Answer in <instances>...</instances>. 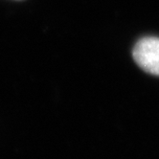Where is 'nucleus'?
<instances>
[{
  "label": "nucleus",
  "instance_id": "f257e3e1",
  "mask_svg": "<svg viewBox=\"0 0 159 159\" xmlns=\"http://www.w3.org/2000/svg\"><path fill=\"white\" fill-rule=\"evenodd\" d=\"M132 57L142 70L159 76V38L146 37L139 39L132 49Z\"/></svg>",
  "mask_w": 159,
  "mask_h": 159
}]
</instances>
